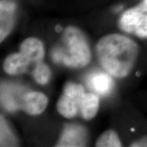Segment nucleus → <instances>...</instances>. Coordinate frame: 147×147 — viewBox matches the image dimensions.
<instances>
[{
    "label": "nucleus",
    "instance_id": "obj_1",
    "mask_svg": "<svg viewBox=\"0 0 147 147\" xmlns=\"http://www.w3.org/2000/svg\"><path fill=\"white\" fill-rule=\"evenodd\" d=\"M137 54V43L121 34L105 35L96 44V55L102 68L106 73L117 78L129 74Z\"/></svg>",
    "mask_w": 147,
    "mask_h": 147
},
{
    "label": "nucleus",
    "instance_id": "obj_2",
    "mask_svg": "<svg viewBox=\"0 0 147 147\" xmlns=\"http://www.w3.org/2000/svg\"><path fill=\"white\" fill-rule=\"evenodd\" d=\"M61 39V43L52 51V58L55 62L71 68H82L88 64L91 52L82 32L69 26L65 30Z\"/></svg>",
    "mask_w": 147,
    "mask_h": 147
},
{
    "label": "nucleus",
    "instance_id": "obj_3",
    "mask_svg": "<svg viewBox=\"0 0 147 147\" xmlns=\"http://www.w3.org/2000/svg\"><path fill=\"white\" fill-rule=\"evenodd\" d=\"M119 27L140 38H147V0L123 12L119 19Z\"/></svg>",
    "mask_w": 147,
    "mask_h": 147
},
{
    "label": "nucleus",
    "instance_id": "obj_4",
    "mask_svg": "<svg viewBox=\"0 0 147 147\" xmlns=\"http://www.w3.org/2000/svg\"><path fill=\"white\" fill-rule=\"evenodd\" d=\"M85 95L82 85L67 83L65 85L63 94L58 100L57 109L60 115L65 118H73L80 109Z\"/></svg>",
    "mask_w": 147,
    "mask_h": 147
},
{
    "label": "nucleus",
    "instance_id": "obj_5",
    "mask_svg": "<svg viewBox=\"0 0 147 147\" xmlns=\"http://www.w3.org/2000/svg\"><path fill=\"white\" fill-rule=\"evenodd\" d=\"M87 142V131L80 125H68L65 127L63 133L56 146H84Z\"/></svg>",
    "mask_w": 147,
    "mask_h": 147
},
{
    "label": "nucleus",
    "instance_id": "obj_6",
    "mask_svg": "<svg viewBox=\"0 0 147 147\" xmlns=\"http://www.w3.org/2000/svg\"><path fill=\"white\" fill-rule=\"evenodd\" d=\"M16 3L12 0H1L0 3V41L3 39L11 30L15 22Z\"/></svg>",
    "mask_w": 147,
    "mask_h": 147
},
{
    "label": "nucleus",
    "instance_id": "obj_7",
    "mask_svg": "<svg viewBox=\"0 0 147 147\" xmlns=\"http://www.w3.org/2000/svg\"><path fill=\"white\" fill-rule=\"evenodd\" d=\"M47 102V97L42 92H29L22 98L21 109L30 115H38L45 110Z\"/></svg>",
    "mask_w": 147,
    "mask_h": 147
},
{
    "label": "nucleus",
    "instance_id": "obj_8",
    "mask_svg": "<svg viewBox=\"0 0 147 147\" xmlns=\"http://www.w3.org/2000/svg\"><path fill=\"white\" fill-rule=\"evenodd\" d=\"M20 88L10 86V84H2L1 100L7 110L14 111L21 109L22 98L26 94V92H22Z\"/></svg>",
    "mask_w": 147,
    "mask_h": 147
},
{
    "label": "nucleus",
    "instance_id": "obj_9",
    "mask_svg": "<svg viewBox=\"0 0 147 147\" xmlns=\"http://www.w3.org/2000/svg\"><path fill=\"white\" fill-rule=\"evenodd\" d=\"M88 84L90 88L100 95H107L114 87V82L108 73L94 72L88 78Z\"/></svg>",
    "mask_w": 147,
    "mask_h": 147
},
{
    "label": "nucleus",
    "instance_id": "obj_10",
    "mask_svg": "<svg viewBox=\"0 0 147 147\" xmlns=\"http://www.w3.org/2000/svg\"><path fill=\"white\" fill-rule=\"evenodd\" d=\"M21 53L29 58L31 63H38L44 57V47L39 39L28 38L21 43Z\"/></svg>",
    "mask_w": 147,
    "mask_h": 147
},
{
    "label": "nucleus",
    "instance_id": "obj_11",
    "mask_svg": "<svg viewBox=\"0 0 147 147\" xmlns=\"http://www.w3.org/2000/svg\"><path fill=\"white\" fill-rule=\"evenodd\" d=\"M31 63L30 59L22 53H12L6 58L3 69L8 74L15 75L26 72L29 65Z\"/></svg>",
    "mask_w": 147,
    "mask_h": 147
},
{
    "label": "nucleus",
    "instance_id": "obj_12",
    "mask_svg": "<svg viewBox=\"0 0 147 147\" xmlns=\"http://www.w3.org/2000/svg\"><path fill=\"white\" fill-rule=\"evenodd\" d=\"M99 108V98L93 93H85L81 104L80 112L85 119L94 118Z\"/></svg>",
    "mask_w": 147,
    "mask_h": 147
},
{
    "label": "nucleus",
    "instance_id": "obj_13",
    "mask_svg": "<svg viewBox=\"0 0 147 147\" xmlns=\"http://www.w3.org/2000/svg\"><path fill=\"white\" fill-rule=\"evenodd\" d=\"M97 147H120L122 146L120 139L115 131L107 130L100 135L96 142Z\"/></svg>",
    "mask_w": 147,
    "mask_h": 147
},
{
    "label": "nucleus",
    "instance_id": "obj_14",
    "mask_svg": "<svg viewBox=\"0 0 147 147\" xmlns=\"http://www.w3.org/2000/svg\"><path fill=\"white\" fill-rule=\"evenodd\" d=\"M16 141L3 116H1V146H16Z\"/></svg>",
    "mask_w": 147,
    "mask_h": 147
},
{
    "label": "nucleus",
    "instance_id": "obj_15",
    "mask_svg": "<svg viewBox=\"0 0 147 147\" xmlns=\"http://www.w3.org/2000/svg\"><path fill=\"white\" fill-rule=\"evenodd\" d=\"M34 77L38 84L45 85L48 83L51 78V71L46 64L42 62L37 63L35 68L34 69Z\"/></svg>",
    "mask_w": 147,
    "mask_h": 147
},
{
    "label": "nucleus",
    "instance_id": "obj_16",
    "mask_svg": "<svg viewBox=\"0 0 147 147\" xmlns=\"http://www.w3.org/2000/svg\"><path fill=\"white\" fill-rule=\"evenodd\" d=\"M130 146L131 147H147V136L138 139L132 142Z\"/></svg>",
    "mask_w": 147,
    "mask_h": 147
},
{
    "label": "nucleus",
    "instance_id": "obj_17",
    "mask_svg": "<svg viewBox=\"0 0 147 147\" xmlns=\"http://www.w3.org/2000/svg\"><path fill=\"white\" fill-rule=\"evenodd\" d=\"M57 30H61V28H60V26H57Z\"/></svg>",
    "mask_w": 147,
    "mask_h": 147
}]
</instances>
